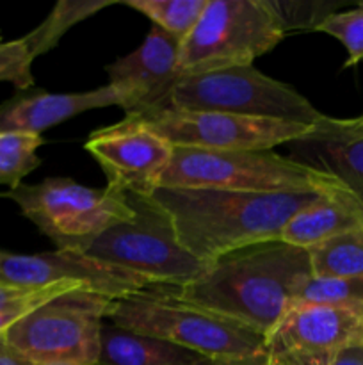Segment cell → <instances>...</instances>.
I'll list each match as a JSON object with an SVG mask.
<instances>
[{
    "mask_svg": "<svg viewBox=\"0 0 363 365\" xmlns=\"http://www.w3.org/2000/svg\"><path fill=\"white\" fill-rule=\"evenodd\" d=\"M312 277L306 250L267 241L228 253L209 264L194 282L171 289L182 302L265 337Z\"/></svg>",
    "mask_w": 363,
    "mask_h": 365,
    "instance_id": "obj_1",
    "label": "cell"
},
{
    "mask_svg": "<svg viewBox=\"0 0 363 365\" xmlns=\"http://www.w3.org/2000/svg\"><path fill=\"white\" fill-rule=\"evenodd\" d=\"M319 192H244L206 187H159L152 198L173 221L180 245L205 264L231 252L280 241L292 216Z\"/></svg>",
    "mask_w": 363,
    "mask_h": 365,
    "instance_id": "obj_2",
    "label": "cell"
},
{
    "mask_svg": "<svg viewBox=\"0 0 363 365\" xmlns=\"http://www.w3.org/2000/svg\"><path fill=\"white\" fill-rule=\"evenodd\" d=\"M107 319L117 328L173 342L214 360L260 355L263 349V335L182 302L169 285H153L112 299Z\"/></svg>",
    "mask_w": 363,
    "mask_h": 365,
    "instance_id": "obj_3",
    "label": "cell"
},
{
    "mask_svg": "<svg viewBox=\"0 0 363 365\" xmlns=\"http://www.w3.org/2000/svg\"><path fill=\"white\" fill-rule=\"evenodd\" d=\"M160 187H206L244 192L347 191L333 177L302 166L273 150L216 152L174 146Z\"/></svg>",
    "mask_w": 363,
    "mask_h": 365,
    "instance_id": "obj_4",
    "label": "cell"
},
{
    "mask_svg": "<svg viewBox=\"0 0 363 365\" xmlns=\"http://www.w3.org/2000/svg\"><path fill=\"white\" fill-rule=\"evenodd\" d=\"M2 196L13 200L21 214L64 252L85 253L103 232L134 217L123 192L88 187L64 177L20 184Z\"/></svg>",
    "mask_w": 363,
    "mask_h": 365,
    "instance_id": "obj_5",
    "label": "cell"
},
{
    "mask_svg": "<svg viewBox=\"0 0 363 365\" xmlns=\"http://www.w3.org/2000/svg\"><path fill=\"white\" fill-rule=\"evenodd\" d=\"M112 298L71 289L14 323L6 341L34 365H96Z\"/></svg>",
    "mask_w": 363,
    "mask_h": 365,
    "instance_id": "obj_6",
    "label": "cell"
},
{
    "mask_svg": "<svg viewBox=\"0 0 363 365\" xmlns=\"http://www.w3.org/2000/svg\"><path fill=\"white\" fill-rule=\"evenodd\" d=\"M285 32L267 0H209L184 39L178 68L184 75L251 66L280 45Z\"/></svg>",
    "mask_w": 363,
    "mask_h": 365,
    "instance_id": "obj_7",
    "label": "cell"
},
{
    "mask_svg": "<svg viewBox=\"0 0 363 365\" xmlns=\"http://www.w3.org/2000/svg\"><path fill=\"white\" fill-rule=\"evenodd\" d=\"M127 200L134 217L103 232L85 252L89 257L169 287L187 285L205 273L209 264L180 245L173 221L152 196L127 195Z\"/></svg>",
    "mask_w": 363,
    "mask_h": 365,
    "instance_id": "obj_8",
    "label": "cell"
},
{
    "mask_svg": "<svg viewBox=\"0 0 363 365\" xmlns=\"http://www.w3.org/2000/svg\"><path fill=\"white\" fill-rule=\"evenodd\" d=\"M169 107L292 121L308 127L324 116L301 93L267 77L253 64L184 75L174 86Z\"/></svg>",
    "mask_w": 363,
    "mask_h": 365,
    "instance_id": "obj_9",
    "label": "cell"
},
{
    "mask_svg": "<svg viewBox=\"0 0 363 365\" xmlns=\"http://www.w3.org/2000/svg\"><path fill=\"white\" fill-rule=\"evenodd\" d=\"M173 146L216 150V152H256L273 150L308 134L312 127L292 121L238 116L214 110H180L173 107L134 116Z\"/></svg>",
    "mask_w": 363,
    "mask_h": 365,
    "instance_id": "obj_10",
    "label": "cell"
},
{
    "mask_svg": "<svg viewBox=\"0 0 363 365\" xmlns=\"http://www.w3.org/2000/svg\"><path fill=\"white\" fill-rule=\"evenodd\" d=\"M363 309L295 303L263 337L265 365H331L359 339Z\"/></svg>",
    "mask_w": 363,
    "mask_h": 365,
    "instance_id": "obj_11",
    "label": "cell"
},
{
    "mask_svg": "<svg viewBox=\"0 0 363 365\" xmlns=\"http://www.w3.org/2000/svg\"><path fill=\"white\" fill-rule=\"evenodd\" d=\"M84 148L102 168L107 187L137 196H152L160 187L174 152L167 139L134 116L95 130Z\"/></svg>",
    "mask_w": 363,
    "mask_h": 365,
    "instance_id": "obj_12",
    "label": "cell"
},
{
    "mask_svg": "<svg viewBox=\"0 0 363 365\" xmlns=\"http://www.w3.org/2000/svg\"><path fill=\"white\" fill-rule=\"evenodd\" d=\"M70 284L107 298H123L159 285L142 274L78 252L11 253L0 250V285L13 289H43Z\"/></svg>",
    "mask_w": 363,
    "mask_h": 365,
    "instance_id": "obj_13",
    "label": "cell"
},
{
    "mask_svg": "<svg viewBox=\"0 0 363 365\" xmlns=\"http://www.w3.org/2000/svg\"><path fill=\"white\" fill-rule=\"evenodd\" d=\"M178 53L180 43L152 25L134 52L105 68L125 116H144L169 107L174 86L182 78Z\"/></svg>",
    "mask_w": 363,
    "mask_h": 365,
    "instance_id": "obj_14",
    "label": "cell"
},
{
    "mask_svg": "<svg viewBox=\"0 0 363 365\" xmlns=\"http://www.w3.org/2000/svg\"><path fill=\"white\" fill-rule=\"evenodd\" d=\"M288 159L340 182L363 207V118L324 114L302 138L285 145Z\"/></svg>",
    "mask_w": 363,
    "mask_h": 365,
    "instance_id": "obj_15",
    "label": "cell"
},
{
    "mask_svg": "<svg viewBox=\"0 0 363 365\" xmlns=\"http://www.w3.org/2000/svg\"><path fill=\"white\" fill-rule=\"evenodd\" d=\"M109 106H120L117 95L109 84L82 93L27 89L0 106V132L41 135L48 128L78 114Z\"/></svg>",
    "mask_w": 363,
    "mask_h": 365,
    "instance_id": "obj_16",
    "label": "cell"
},
{
    "mask_svg": "<svg viewBox=\"0 0 363 365\" xmlns=\"http://www.w3.org/2000/svg\"><path fill=\"white\" fill-rule=\"evenodd\" d=\"M356 228H363V207L349 191H337L319 196L292 216L280 241L308 250Z\"/></svg>",
    "mask_w": 363,
    "mask_h": 365,
    "instance_id": "obj_17",
    "label": "cell"
},
{
    "mask_svg": "<svg viewBox=\"0 0 363 365\" xmlns=\"http://www.w3.org/2000/svg\"><path fill=\"white\" fill-rule=\"evenodd\" d=\"M216 360L173 342L103 324L96 365H214Z\"/></svg>",
    "mask_w": 363,
    "mask_h": 365,
    "instance_id": "obj_18",
    "label": "cell"
},
{
    "mask_svg": "<svg viewBox=\"0 0 363 365\" xmlns=\"http://www.w3.org/2000/svg\"><path fill=\"white\" fill-rule=\"evenodd\" d=\"M116 4L114 0H59L50 11L48 16L28 34H25L23 43L27 46L31 59L43 56L53 46L59 45L60 38L80 21L88 20L98 11Z\"/></svg>",
    "mask_w": 363,
    "mask_h": 365,
    "instance_id": "obj_19",
    "label": "cell"
},
{
    "mask_svg": "<svg viewBox=\"0 0 363 365\" xmlns=\"http://www.w3.org/2000/svg\"><path fill=\"white\" fill-rule=\"evenodd\" d=\"M317 278H363V228L345 232L306 250Z\"/></svg>",
    "mask_w": 363,
    "mask_h": 365,
    "instance_id": "obj_20",
    "label": "cell"
},
{
    "mask_svg": "<svg viewBox=\"0 0 363 365\" xmlns=\"http://www.w3.org/2000/svg\"><path fill=\"white\" fill-rule=\"evenodd\" d=\"M121 4L144 14L153 27L182 45L199 21L209 0H123Z\"/></svg>",
    "mask_w": 363,
    "mask_h": 365,
    "instance_id": "obj_21",
    "label": "cell"
},
{
    "mask_svg": "<svg viewBox=\"0 0 363 365\" xmlns=\"http://www.w3.org/2000/svg\"><path fill=\"white\" fill-rule=\"evenodd\" d=\"M41 146V135L0 132V185L18 187L41 164L38 157Z\"/></svg>",
    "mask_w": 363,
    "mask_h": 365,
    "instance_id": "obj_22",
    "label": "cell"
},
{
    "mask_svg": "<svg viewBox=\"0 0 363 365\" xmlns=\"http://www.w3.org/2000/svg\"><path fill=\"white\" fill-rule=\"evenodd\" d=\"M283 32L317 31L326 18L340 11L345 0H267Z\"/></svg>",
    "mask_w": 363,
    "mask_h": 365,
    "instance_id": "obj_23",
    "label": "cell"
},
{
    "mask_svg": "<svg viewBox=\"0 0 363 365\" xmlns=\"http://www.w3.org/2000/svg\"><path fill=\"white\" fill-rule=\"evenodd\" d=\"M295 303H315V305H338L363 309V278L312 277L299 291Z\"/></svg>",
    "mask_w": 363,
    "mask_h": 365,
    "instance_id": "obj_24",
    "label": "cell"
},
{
    "mask_svg": "<svg viewBox=\"0 0 363 365\" xmlns=\"http://www.w3.org/2000/svg\"><path fill=\"white\" fill-rule=\"evenodd\" d=\"M317 32L333 36L347 50V59L342 68H352L363 61V2L347 11H337Z\"/></svg>",
    "mask_w": 363,
    "mask_h": 365,
    "instance_id": "obj_25",
    "label": "cell"
},
{
    "mask_svg": "<svg viewBox=\"0 0 363 365\" xmlns=\"http://www.w3.org/2000/svg\"><path fill=\"white\" fill-rule=\"evenodd\" d=\"M31 53L23 39L0 43V82H11L18 91H27L34 86Z\"/></svg>",
    "mask_w": 363,
    "mask_h": 365,
    "instance_id": "obj_26",
    "label": "cell"
},
{
    "mask_svg": "<svg viewBox=\"0 0 363 365\" xmlns=\"http://www.w3.org/2000/svg\"><path fill=\"white\" fill-rule=\"evenodd\" d=\"M331 365H363V341L356 339L345 346Z\"/></svg>",
    "mask_w": 363,
    "mask_h": 365,
    "instance_id": "obj_27",
    "label": "cell"
},
{
    "mask_svg": "<svg viewBox=\"0 0 363 365\" xmlns=\"http://www.w3.org/2000/svg\"><path fill=\"white\" fill-rule=\"evenodd\" d=\"M0 365H34L28 360H25L9 342L6 341L4 335H0Z\"/></svg>",
    "mask_w": 363,
    "mask_h": 365,
    "instance_id": "obj_28",
    "label": "cell"
},
{
    "mask_svg": "<svg viewBox=\"0 0 363 365\" xmlns=\"http://www.w3.org/2000/svg\"><path fill=\"white\" fill-rule=\"evenodd\" d=\"M32 291H36V289H13V287H4V285H0V309L18 302V299L23 298V296H27L28 292Z\"/></svg>",
    "mask_w": 363,
    "mask_h": 365,
    "instance_id": "obj_29",
    "label": "cell"
},
{
    "mask_svg": "<svg viewBox=\"0 0 363 365\" xmlns=\"http://www.w3.org/2000/svg\"><path fill=\"white\" fill-rule=\"evenodd\" d=\"M214 365H265V359L263 355H253V356H242V359H224L216 360Z\"/></svg>",
    "mask_w": 363,
    "mask_h": 365,
    "instance_id": "obj_30",
    "label": "cell"
},
{
    "mask_svg": "<svg viewBox=\"0 0 363 365\" xmlns=\"http://www.w3.org/2000/svg\"><path fill=\"white\" fill-rule=\"evenodd\" d=\"M359 339H362V341H363V328H362V335H359Z\"/></svg>",
    "mask_w": 363,
    "mask_h": 365,
    "instance_id": "obj_31",
    "label": "cell"
},
{
    "mask_svg": "<svg viewBox=\"0 0 363 365\" xmlns=\"http://www.w3.org/2000/svg\"><path fill=\"white\" fill-rule=\"evenodd\" d=\"M362 118H363V114H362Z\"/></svg>",
    "mask_w": 363,
    "mask_h": 365,
    "instance_id": "obj_32",
    "label": "cell"
},
{
    "mask_svg": "<svg viewBox=\"0 0 363 365\" xmlns=\"http://www.w3.org/2000/svg\"><path fill=\"white\" fill-rule=\"evenodd\" d=\"M0 43H2V41H0Z\"/></svg>",
    "mask_w": 363,
    "mask_h": 365,
    "instance_id": "obj_33",
    "label": "cell"
}]
</instances>
